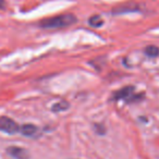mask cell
<instances>
[{"instance_id":"obj_9","label":"cell","mask_w":159,"mask_h":159,"mask_svg":"<svg viewBox=\"0 0 159 159\" xmlns=\"http://www.w3.org/2000/svg\"><path fill=\"white\" fill-rule=\"evenodd\" d=\"M5 0H0V9H5Z\"/></svg>"},{"instance_id":"obj_6","label":"cell","mask_w":159,"mask_h":159,"mask_svg":"<svg viewBox=\"0 0 159 159\" xmlns=\"http://www.w3.org/2000/svg\"><path fill=\"white\" fill-rule=\"evenodd\" d=\"M145 53L148 57H152V58L157 57L159 55V48L156 46H152H152H147L145 48Z\"/></svg>"},{"instance_id":"obj_4","label":"cell","mask_w":159,"mask_h":159,"mask_svg":"<svg viewBox=\"0 0 159 159\" xmlns=\"http://www.w3.org/2000/svg\"><path fill=\"white\" fill-rule=\"evenodd\" d=\"M133 92H134V87L133 86H126L121 89L120 91L116 92L113 94V99H126L128 100L131 96L133 95Z\"/></svg>"},{"instance_id":"obj_2","label":"cell","mask_w":159,"mask_h":159,"mask_svg":"<svg viewBox=\"0 0 159 159\" xmlns=\"http://www.w3.org/2000/svg\"><path fill=\"white\" fill-rule=\"evenodd\" d=\"M0 131L8 133V134H14L18 131H20V129L12 119L8 117H1L0 118Z\"/></svg>"},{"instance_id":"obj_7","label":"cell","mask_w":159,"mask_h":159,"mask_svg":"<svg viewBox=\"0 0 159 159\" xmlns=\"http://www.w3.org/2000/svg\"><path fill=\"white\" fill-rule=\"evenodd\" d=\"M69 106H70V105H69L68 102H57V104H55L52 106V111H55V112H60V111H64V110H66V109L69 108Z\"/></svg>"},{"instance_id":"obj_1","label":"cell","mask_w":159,"mask_h":159,"mask_svg":"<svg viewBox=\"0 0 159 159\" xmlns=\"http://www.w3.org/2000/svg\"><path fill=\"white\" fill-rule=\"evenodd\" d=\"M76 22V18L73 14H63L57 16L55 18L45 19L40 22V27L43 29H62L71 26Z\"/></svg>"},{"instance_id":"obj_8","label":"cell","mask_w":159,"mask_h":159,"mask_svg":"<svg viewBox=\"0 0 159 159\" xmlns=\"http://www.w3.org/2000/svg\"><path fill=\"white\" fill-rule=\"evenodd\" d=\"M89 24L92 26H95V27H100L102 24H104V20L100 18L99 16H94L89 19Z\"/></svg>"},{"instance_id":"obj_3","label":"cell","mask_w":159,"mask_h":159,"mask_svg":"<svg viewBox=\"0 0 159 159\" xmlns=\"http://www.w3.org/2000/svg\"><path fill=\"white\" fill-rule=\"evenodd\" d=\"M7 152L14 159H30V152L26 149L18 146H10L7 148Z\"/></svg>"},{"instance_id":"obj_5","label":"cell","mask_w":159,"mask_h":159,"mask_svg":"<svg viewBox=\"0 0 159 159\" xmlns=\"http://www.w3.org/2000/svg\"><path fill=\"white\" fill-rule=\"evenodd\" d=\"M20 131L25 136H34L38 132V129L34 124H24L21 126Z\"/></svg>"}]
</instances>
